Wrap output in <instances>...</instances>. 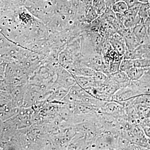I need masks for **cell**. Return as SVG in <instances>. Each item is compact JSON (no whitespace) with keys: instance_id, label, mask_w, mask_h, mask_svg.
Listing matches in <instances>:
<instances>
[{"instance_id":"cell-1","label":"cell","mask_w":150,"mask_h":150,"mask_svg":"<svg viewBox=\"0 0 150 150\" xmlns=\"http://www.w3.org/2000/svg\"><path fill=\"white\" fill-rule=\"evenodd\" d=\"M106 40L112 45L119 56L121 57L124 56L126 50V43L122 35L116 32Z\"/></svg>"},{"instance_id":"cell-2","label":"cell","mask_w":150,"mask_h":150,"mask_svg":"<svg viewBox=\"0 0 150 150\" xmlns=\"http://www.w3.org/2000/svg\"><path fill=\"white\" fill-rule=\"evenodd\" d=\"M120 35L123 36L125 40L126 49L134 50L141 45L132 29L126 28Z\"/></svg>"},{"instance_id":"cell-3","label":"cell","mask_w":150,"mask_h":150,"mask_svg":"<svg viewBox=\"0 0 150 150\" xmlns=\"http://www.w3.org/2000/svg\"><path fill=\"white\" fill-rule=\"evenodd\" d=\"M132 30L141 45L150 43L145 27L144 22L137 25Z\"/></svg>"},{"instance_id":"cell-4","label":"cell","mask_w":150,"mask_h":150,"mask_svg":"<svg viewBox=\"0 0 150 150\" xmlns=\"http://www.w3.org/2000/svg\"><path fill=\"white\" fill-rule=\"evenodd\" d=\"M108 77L121 86V88L129 85L131 82L126 72L120 70L110 75Z\"/></svg>"},{"instance_id":"cell-5","label":"cell","mask_w":150,"mask_h":150,"mask_svg":"<svg viewBox=\"0 0 150 150\" xmlns=\"http://www.w3.org/2000/svg\"><path fill=\"white\" fill-rule=\"evenodd\" d=\"M148 69V68L133 67L126 71V73L131 81H136L141 79Z\"/></svg>"},{"instance_id":"cell-6","label":"cell","mask_w":150,"mask_h":150,"mask_svg":"<svg viewBox=\"0 0 150 150\" xmlns=\"http://www.w3.org/2000/svg\"><path fill=\"white\" fill-rule=\"evenodd\" d=\"M112 8L115 14H124L128 11L129 7L124 1H119L112 4Z\"/></svg>"},{"instance_id":"cell-7","label":"cell","mask_w":150,"mask_h":150,"mask_svg":"<svg viewBox=\"0 0 150 150\" xmlns=\"http://www.w3.org/2000/svg\"><path fill=\"white\" fill-rule=\"evenodd\" d=\"M100 16L103 20L112 24L116 18V14L112 10V7H106V9L104 13Z\"/></svg>"},{"instance_id":"cell-8","label":"cell","mask_w":150,"mask_h":150,"mask_svg":"<svg viewBox=\"0 0 150 150\" xmlns=\"http://www.w3.org/2000/svg\"><path fill=\"white\" fill-rule=\"evenodd\" d=\"M92 7L99 16L104 13L106 8L105 0H93Z\"/></svg>"},{"instance_id":"cell-9","label":"cell","mask_w":150,"mask_h":150,"mask_svg":"<svg viewBox=\"0 0 150 150\" xmlns=\"http://www.w3.org/2000/svg\"><path fill=\"white\" fill-rule=\"evenodd\" d=\"M150 9V4L149 3L142 4L139 12L138 16L145 21L146 19L149 17V11Z\"/></svg>"},{"instance_id":"cell-10","label":"cell","mask_w":150,"mask_h":150,"mask_svg":"<svg viewBox=\"0 0 150 150\" xmlns=\"http://www.w3.org/2000/svg\"><path fill=\"white\" fill-rule=\"evenodd\" d=\"M133 67H134L133 60L124 59L123 58L120 64V70L126 72V71Z\"/></svg>"},{"instance_id":"cell-11","label":"cell","mask_w":150,"mask_h":150,"mask_svg":"<svg viewBox=\"0 0 150 150\" xmlns=\"http://www.w3.org/2000/svg\"><path fill=\"white\" fill-rule=\"evenodd\" d=\"M99 16L97 13L96 11L92 6L91 8H89V9H88L87 14V20L89 22H92Z\"/></svg>"},{"instance_id":"cell-12","label":"cell","mask_w":150,"mask_h":150,"mask_svg":"<svg viewBox=\"0 0 150 150\" xmlns=\"http://www.w3.org/2000/svg\"><path fill=\"white\" fill-rule=\"evenodd\" d=\"M144 25L148 37H149L150 41V17H149L146 19L144 21Z\"/></svg>"},{"instance_id":"cell-13","label":"cell","mask_w":150,"mask_h":150,"mask_svg":"<svg viewBox=\"0 0 150 150\" xmlns=\"http://www.w3.org/2000/svg\"><path fill=\"white\" fill-rule=\"evenodd\" d=\"M128 5L129 8L132 7L139 3L138 0H123Z\"/></svg>"},{"instance_id":"cell-14","label":"cell","mask_w":150,"mask_h":150,"mask_svg":"<svg viewBox=\"0 0 150 150\" xmlns=\"http://www.w3.org/2000/svg\"><path fill=\"white\" fill-rule=\"evenodd\" d=\"M139 2L142 4H147L149 3V0H138Z\"/></svg>"},{"instance_id":"cell-15","label":"cell","mask_w":150,"mask_h":150,"mask_svg":"<svg viewBox=\"0 0 150 150\" xmlns=\"http://www.w3.org/2000/svg\"><path fill=\"white\" fill-rule=\"evenodd\" d=\"M149 17H150V9L149 11Z\"/></svg>"},{"instance_id":"cell-16","label":"cell","mask_w":150,"mask_h":150,"mask_svg":"<svg viewBox=\"0 0 150 150\" xmlns=\"http://www.w3.org/2000/svg\"><path fill=\"white\" fill-rule=\"evenodd\" d=\"M149 4H150V0H149Z\"/></svg>"}]
</instances>
